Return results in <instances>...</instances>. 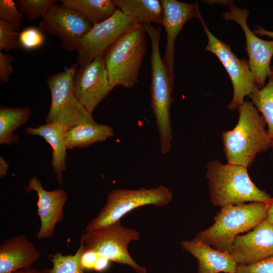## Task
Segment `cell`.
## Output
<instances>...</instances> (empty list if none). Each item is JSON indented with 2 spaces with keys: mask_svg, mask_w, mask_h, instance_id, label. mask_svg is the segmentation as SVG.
Returning <instances> with one entry per match:
<instances>
[{
  "mask_svg": "<svg viewBox=\"0 0 273 273\" xmlns=\"http://www.w3.org/2000/svg\"><path fill=\"white\" fill-rule=\"evenodd\" d=\"M40 257L39 250L26 235L8 238L0 245V273L31 267Z\"/></svg>",
  "mask_w": 273,
  "mask_h": 273,
  "instance_id": "obj_17",
  "label": "cell"
},
{
  "mask_svg": "<svg viewBox=\"0 0 273 273\" xmlns=\"http://www.w3.org/2000/svg\"><path fill=\"white\" fill-rule=\"evenodd\" d=\"M180 244L198 260V273L236 272L238 264L229 253L212 248L195 238L181 241Z\"/></svg>",
  "mask_w": 273,
  "mask_h": 273,
  "instance_id": "obj_18",
  "label": "cell"
},
{
  "mask_svg": "<svg viewBox=\"0 0 273 273\" xmlns=\"http://www.w3.org/2000/svg\"><path fill=\"white\" fill-rule=\"evenodd\" d=\"M25 190L28 193L35 191L38 197L37 214L40 226L36 235L37 239L53 237L56 225L64 218V207L68 199L66 192L62 189L46 190L36 176L29 179Z\"/></svg>",
  "mask_w": 273,
  "mask_h": 273,
  "instance_id": "obj_16",
  "label": "cell"
},
{
  "mask_svg": "<svg viewBox=\"0 0 273 273\" xmlns=\"http://www.w3.org/2000/svg\"><path fill=\"white\" fill-rule=\"evenodd\" d=\"M78 64L47 77L46 84L51 94L46 123H55L68 128L83 122H95L90 114L76 98L73 79Z\"/></svg>",
  "mask_w": 273,
  "mask_h": 273,
  "instance_id": "obj_7",
  "label": "cell"
},
{
  "mask_svg": "<svg viewBox=\"0 0 273 273\" xmlns=\"http://www.w3.org/2000/svg\"><path fill=\"white\" fill-rule=\"evenodd\" d=\"M20 27L0 20V51L7 52L20 48L19 41Z\"/></svg>",
  "mask_w": 273,
  "mask_h": 273,
  "instance_id": "obj_27",
  "label": "cell"
},
{
  "mask_svg": "<svg viewBox=\"0 0 273 273\" xmlns=\"http://www.w3.org/2000/svg\"><path fill=\"white\" fill-rule=\"evenodd\" d=\"M237 110V123L222 133L223 151L227 163L248 168L272 143L264 118L251 102L244 101Z\"/></svg>",
  "mask_w": 273,
  "mask_h": 273,
  "instance_id": "obj_1",
  "label": "cell"
},
{
  "mask_svg": "<svg viewBox=\"0 0 273 273\" xmlns=\"http://www.w3.org/2000/svg\"><path fill=\"white\" fill-rule=\"evenodd\" d=\"M136 24L117 9L107 20L95 24L81 40L77 51L79 66L89 63Z\"/></svg>",
  "mask_w": 273,
  "mask_h": 273,
  "instance_id": "obj_13",
  "label": "cell"
},
{
  "mask_svg": "<svg viewBox=\"0 0 273 273\" xmlns=\"http://www.w3.org/2000/svg\"><path fill=\"white\" fill-rule=\"evenodd\" d=\"M24 19L23 14L13 0L0 1V20L20 27Z\"/></svg>",
  "mask_w": 273,
  "mask_h": 273,
  "instance_id": "obj_29",
  "label": "cell"
},
{
  "mask_svg": "<svg viewBox=\"0 0 273 273\" xmlns=\"http://www.w3.org/2000/svg\"><path fill=\"white\" fill-rule=\"evenodd\" d=\"M93 26L79 12L56 4L39 24L42 31L58 36L64 50L76 52L81 40Z\"/></svg>",
  "mask_w": 273,
  "mask_h": 273,
  "instance_id": "obj_12",
  "label": "cell"
},
{
  "mask_svg": "<svg viewBox=\"0 0 273 273\" xmlns=\"http://www.w3.org/2000/svg\"><path fill=\"white\" fill-rule=\"evenodd\" d=\"M100 256L97 251L86 249L84 246V250L80 258L82 266L84 269H94L96 261Z\"/></svg>",
  "mask_w": 273,
  "mask_h": 273,
  "instance_id": "obj_32",
  "label": "cell"
},
{
  "mask_svg": "<svg viewBox=\"0 0 273 273\" xmlns=\"http://www.w3.org/2000/svg\"><path fill=\"white\" fill-rule=\"evenodd\" d=\"M267 204L268 207L266 211V219L270 223L273 224V198H271Z\"/></svg>",
  "mask_w": 273,
  "mask_h": 273,
  "instance_id": "obj_37",
  "label": "cell"
},
{
  "mask_svg": "<svg viewBox=\"0 0 273 273\" xmlns=\"http://www.w3.org/2000/svg\"><path fill=\"white\" fill-rule=\"evenodd\" d=\"M61 2L62 6L82 14L93 25L107 20L117 10L111 0H62Z\"/></svg>",
  "mask_w": 273,
  "mask_h": 273,
  "instance_id": "obj_23",
  "label": "cell"
},
{
  "mask_svg": "<svg viewBox=\"0 0 273 273\" xmlns=\"http://www.w3.org/2000/svg\"><path fill=\"white\" fill-rule=\"evenodd\" d=\"M224 3L229 6V10L223 13L222 17L226 20L236 21L243 30L249 67L257 87L262 88L271 71L270 61L273 56V40L261 39L249 29L247 24L248 10L239 8L232 1H224Z\"/></svg>",
  "mask_w": 273,
  "mask_h": 273,
  "instance_id": "obj_10",
  "label": "cell"
},
{
  "mask_svg": "<svg viewBox=\"0 0 273 273\" xmlns=\"http://www.w3.org/2000/svg\"><path fill=\"white\" fill-rule=\"evenodd\" d=\"M163 9V24L166 33V44L163 61L169 78L174 84V44L175 39L190 20L201 16L198 3H186L176 0H160Z\"/></svg>",
  "mask_w": 273,
  "mask_h": 273,
  "instance_id": "obj_14",
  "label": "cell"
},
{
  "mask_svg": "<svg viewBox=\"0 0 273 273\" xmlns=\"http://www.w3.org/2000/svg\"><path fill=\"white\" fill-rule=\"evenodd\" d=\"M247 167L217 160L206 165L210 200L215 206L236 205L246 202L268 203L271 198L251 179Z\"/></svg>",
  "mask_w": 273,
  "mask_h": 273,
  "instance_id": "obj_2",
  "label": "cell"
},
{
  "mask_svg": "<svg viewBox=\"0 0 273 273\" xmlns=\"http://www.w3.org/2000/svg\"><path fill=\"white\" fill-rule=\"evenodd\" d=\"M199 19L208 38V43L204 50L212 53L219 59L233 85V97L227 107L230 110H237L244 102V98L249 96L257 86L248 60L238 58L232 52L230 45L217 38L210 32L202 16Z\"/></svg>",
  "mask_w": 273,
  "mask_h": 273,
  "instance_id": "obj_9",
  "label": "cell"
},
{
  "mask_svg": "<svg viewBox=\"0 0 273 273\" xmlns=\"http://www.w3.org/2000/svg\"><path fill=\"white\" fill-rule=\"evenodd\" d=\"M172 199V193L163 185L151 189H114L108 194L106 202L97 216L86 225L85 231H96L113 224L138 207L148 205L163 206Z\"/></svg>",
  "mask_w": 273,
  "mask_h": 273,
  "instance_id": "obj_6",
  "label": "cell"
},
{
  "mask_svg": "<svg viewBox=\"0 0 273 273\" xmlns=\"http://www.w3.org/2000/svg\"><path fill=\"white\" fill-rule=\"evenodd\" d=\"M13 273H50V268H43L38 269L31 267L28 268L19 269Z\"/></svg>",
  "mask_w": 273,
  "mask_h": 273,
  "instance_id": "obj_34",
  "label": "cell"
},
{
  "mask_svg": "<svg viewBox=\"0 0 273 273\" xmlns=\"http://www.w3.org/2000/svg\"><path fill=\"white\" fill-rule=\"evenodd\" d=\"M267 207V203L262 202L222 206L214 218V223L199 232L195 239L228 253L236 236L266 219Z\"/></svg>",
  "mask_w": 273,
  "mask_h": 273,
  "instance_id": "obj_5",
  "label": "cell"
},
{
  "mask_svg": "<svg viewBox=\"0 0 273 273\" xmlns=\"http://www.w3.org/2000/svg\"><path fill=\"white\" fill-rule=\"evenodd\" d=\"M83 250V242L80 239L79 246L74 254L65 255L58 252L49 255L53 264L52 268H50V273H84V269L80 262Z\"/></svg>",
  "mask_w": 273,
  "mask_h": 273,
  "instance_id": "obj_25",
  "label": "cell"
},
{
  "mask_svg": "<svg viewBox=\"0 0 273 273\" xmlns=\"http://www.w3.org/2000/svg\"><path fill=\"white\" fill-rule=\"evenodd\" d=\"M56 0H17L18 9L29 22L38 18L43 19L51 8L56 4Z\"/></svg>",
  "mask_w": 273,
  "mask_h": 273,
  "instance_id": "obj_26",
  "label": "cell"
},
{
  "mask_svg": "<svg viewBox=\"0 0 273 273\" xmlns=\"http://www.w3.org/2000/svg\"><path fill=\"white\" fill-rule=\"evenodd\" d=\"M236 273H273V256L248 264H238Z\"/></svg>",
  "mask_w": 273,
  "mask_h": 273,
  "instance_id": "obj_30",
  "label": "cell"
},
{
  "mask_svg": "<svg viewBox=\"0 0 273 273\" xmlns=\"http://www.w3.org/2000/svg\"><path fill=\"white\" fill-rule=\"evenodd\" d=\"M9 169V164L6 160L2 157H0V177L3 178L7 174Z\"/></svg>",
  "mask_w": 273,
  "mask_h": 273,
  "instance_id": "obj_35",
  "label": "cell"
},
{
  "mask_svg": "<svg viewBox=\"0 0 273 273\" xmlns=\"http://www.w3.org/2000/svg\"><path fill=\"white\" fill-rule=\"evenodd\" d=\"M14 58L11 55L0 51V82L7 83L13 74V67L11 64Z\"/></svg>",
  "mask_w": 273,
  "mask_h": 273,
  "instance_id": "obj_31",
  "label": "cell"
},
{
  "mask_svg": "<svg viewBox=\"0 0 273 273\" xmlns=\"http://www.w3.org/2000/svg\"><path fill=\"white\" fill-rule=\"evenodd\" d=\"M112 3L135 23L163 24V9L158 0H111Z\"/></svg>",
  "mask_w": 273,
  "mask_h": 273,
  "instance_id": "obj_20",
  "label": "cell"
},
{
  "mask_svg": "<svg viewBox=\"0 0 273 273\" xmlns=\"http://www.w3.org/2000/svg\"><path fill=\"white\" fill-rule=\"evenodd\" d=\"M44 36L40 29L29 27L20 32L19 41L20 46L27 50L36 49L44 44Z\"/></svg>",
  "mask_w": 273,
  "mask_h": 273,
  "instance_id": "obj_28",
  "label": "cell"
},
{
  "mask_svg": "<svg viewBox=\"0 0 273 273\" xmlns=\"http://www.w3.org/2000/svg\"><path fill=\"white\" fill-rule=\"evenodd\" d=\"M140 233L124 227L119 221L104 228L86 232L81 237L85 248L97 251L110 261L131 266L138 273H146L145 267L139 265L130 256L128 246L138 241Z\"/></svg>",
  "mask_w": 273,
  "mask_h": 273,
  "instance_id": "obj_8",
  "label": "cell"
},
{
  "mask_svg": "<svg viewBox=\"0 0 273 273\" xmlns=\"http://www.w3.org/2000/svg\"><path fill=\"white\" fill-rule=\"evenodd\" d=\"M114 135L113 128L95 122H83L68 129L66 133L67 149L84 148L103 142Z\"/></svg>",
  "mask_w": 273,
  "mask_h": 273,
  "instance_id": "obj_21",
  "label": "cell"
},
{
  "mask_svg": "<svg viewBox=\"0 0 273 273\" xmlns=\"http://www.w3.org/2000/svg\"><path fill=\"white\" fill-rule=\"evenodd\" d=\"M151 43V106L159 132L160 150L166 154L171 150L173 139L170 108L173 83L170 80L160 53L161 29L151 24H143Z\"/></svg>",
  "mask_w": 273,
  "mask_h": 273,
  "instance_id": "obj_3",
  "label": "cell"
},
{
  "mask_svg": "<svg viewBox=\"0 0 273 273\" xmlns=\"http://www.w3.org/2000/svg\"><path fill=\"white\" fill-rule=\"evenodd\" d=\"M110 262L109 260L100 255L96 261L94 270L97 271H104L109 267Z\"/></svg>",
  "mask_w": 273,
  "mask_h": 273,
  "instance_id": "obj_33",
  "label": "cell"
},
{
  "mask_svg": "<svg viewBox=\"0 0 273 273\" xmlns=\"http://www.w3.org/2000/svg\"><path fill=\"white\" fill-rule=\"evenodd\" d=\"M228 253L238 265L273 256V224L265 219L246 234L238 235Z\"/></svg>",
  "mask_w": 273,
  "mask_h": 273,
  "instance_id": "obj_15",
  "label": "cell"
},
{
  "mask_svg": "<svg viewBox=\"0 0 273 273\" xmlns=\"http://www.w3.org/2000/svg\"><path fill=\"white\" fill-rule=\"evenodd\" d=\"M31 114V108L27 106H1L0 144L6 145L17 144L20 140L19 136L14 132L28 121Z\"/></svg>",
  "mask_w": 273,
  "mask_h": 273,
  "instance_id": "obj_22",
  "label": "cell"
},
{
  "mask_svg": "<svg viewBox=\"0 0 273 273\" xmlns=\"http://www.w3.org/2000/svg\"><path fill=\"white\" fill-rule=\"evenodd\" d=\"M256 27L257 28L253 31L256 35L273 38V31L266 30L260 26H257Z\"/></svg>",
  "mask_w": 273,
  "mask_h": 273,
  "instance_id": "obj_36",
  "label": "cell"
},
{
  "mask_svg": "<svg viewBox=\"0 0 273 273\" xmlns=\"http://www.w3.org/2000/svg\"><path fill=\"white\" fill-rule=\"evenodd\" d=\"M68 128L61 124L51 123L36 126H28L26 134L42 137L52 147L51 164L59 186L63 183V172L66 169V133Z\"/></svg>",
  "mask_w": 273,
  "mask_h": 273,
  "instance_id": "obj_19",
  "label": "cell"
},
{
  "mask_svg": "<svg viewBox=\"0 0 273 273\" xmlns=\"http://www.w3.org/2000/svg\"><path fill=\"white\" fill-rule=\"evenodd\" d=\"M112 89L104 52L77 69L73 79L74 95L90 114Z\"/></svg>",
  "mask_w": 273,
  "mask_h": 273,
  "instance_id": "obj_11",
  "label": "cell"
},
{
  "mask_svg": "<svg viewBox=\"0 0 273 273\" xmlns=\"http://www.w3.org/2000/svg\"><path fill=\"white\" fill-rule=\"evenodd\" d=\"M268 81L261 88L256 86L249 97L252 103L262 116L266 124L273 150V67Z\"/></svg>",
  "mask_w": 273,
  "mask_h": 273,
  "instance_id": "obj_24",
  "label": "cell"
},
{
  "mask_svg": "<svg viewBox=\"0 0 273 273\" xmlns=\"http://www.w3.org/2000/svg\"><path fill=\"white\" fill-rule=\"evenodd\" d=\"M146 33L143 25L136 23L105 51L112 88L118 85L131 88L137 83L146 52Z\"/></svg>",
  "mask_w": 273,
  "mask_h": 273,
  "instance_id": "obj_4",
  "label": "cell"
}]
</instances>
